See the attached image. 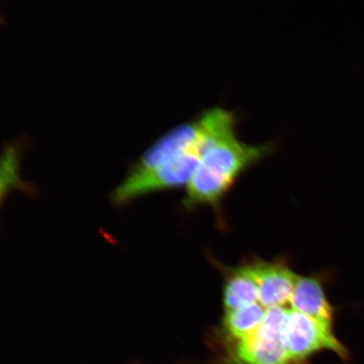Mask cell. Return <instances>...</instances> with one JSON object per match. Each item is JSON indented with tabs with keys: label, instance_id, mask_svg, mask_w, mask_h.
Listing matches in <instances>:
<instances>
[{
	"label": "cell",
	"instance_id": "6da1fadb",
	"mask_svg": "<svg viewBox=\"0 0 364 364\" xmlns=\"http://www.w3.org/2000/svg\"><path fill=\"white\" fill-rule=\"evenodd\" d=\"M275 149L276 144L272 142H243L236 131L222 136L209 145L200 159L188 185L184 207L217 206L245 171L271 156Z\"/></svg>",
	"mask_w": 364,
	"mask_h": 364
},
{
	"label": "cell",
	"instance_id": "7a4b0ae2",
	"mask_svg": "<svg viewBox=\"0 0 364 364\" xmlns=\"http://www.w3.org/2000/svg\"><path fill=\"white\" fill-rule=\"evenodd\" d=\"M289 309H267L260 326L248 338L230 344V364H296L286 351L284 326Z\"/></svg>",
	"mask_w": 364,
	"mask_h": 364
},
{
	"label": "cell",
	"instance_id": "3957f363",
	"mask_svg": "<svg viewBox=\"0 0 364 364\" xmlns=\"http://www.w3.org/2000/svg\"><path fill=\"white\" fill-rule=\"evenodd\" d=\"M205 149H196L151 171L129 173L114 191L112 202L124 206L141 196L156 191L188 186L198 166Z\"/></svg>",
	"mask_w": 364,
	"mask_h": 364
},
{
	"label": "cell",
	"instance_id": "277c9868",
	"mask_svg": "<svg viewBox=\"0 0 364 364\" xmlns=\"http://www.w3.org/2000/svg\"><path fill=\"white\" fill-rule=\"evenodd\" d=\"M286 351L296 364H303L311 355L324 350L341 358L349 357L348 349L336 338L333 324L323 322L289 309L284 326Z\"/></svg>",
	"mask_w": 364,
	"mask_h": 364
},
{
	"label": "cell",
	"instance_id": "5b68a950",
	"mask_svg": "<svg viewBox=\"0 0 364 364\" xmlns=\"http://www.w3.org/2000/svg\"><path fill=\"white\" fill-rule=\"evenodd\" d=\"M252 267L262 307H284L290 301L299 277L294 272L279 262H257Z\"/></svg>",
	"mask_w": 364,
	"mask_h": 364
},
{
	"label": "cell",
	"instance_id": "8992f818",
	"mask_svg": "<svg viewBox=\"0 0 364 364\" xmlns=\"http://www.w3.org/2000/svg\"><path fill=\"white\" fill-rule=\"evenodd\" d=\"M293 311L333 324L336 309L326 298L321 281L317 277H299L290 301Z\"/></svg>",
	"mask_w": 364,
	"mask_h": 364
},
{
	"label": "cell",
	"instance_id": "52a82bcc",
	"mask_svg": "<svg viewBox=\"0 0 364 364\" xmlns=\"http://www.w3.org/2000/svg\"><path fill=\"white\" fill-rule=\"evenodd\" d=\"M259 301V289L252 265L231 270L224 288L225 312L235 311Z\"/></svg>",
	"mask_w": 364,
	"mask_h": 364
},
{
	"label": "cell",
	"instance_id": "ba28073f",
	"mask_svg": "<svg viewBox=\"0 0 364 364\" xmlns=\"http://www.w3.org/2000/svg\"><path fill=\"white\" fill-rule=\"evenodd\" d=\"M266 311L260 304L225 312L222 321V334L227 343L233 344L247 339L262 324Z\"/></svg>",
	"mask_w": 364,
	"mask_h": 364
}]
</instances>
